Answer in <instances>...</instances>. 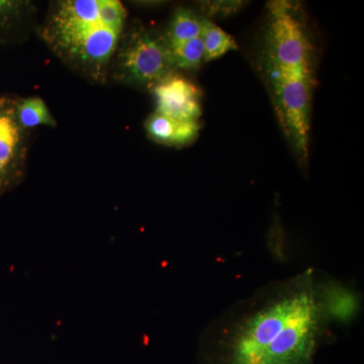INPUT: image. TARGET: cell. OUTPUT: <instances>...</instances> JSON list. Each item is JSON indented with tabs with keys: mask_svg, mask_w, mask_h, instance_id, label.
<instances>
[{
	"mask_svg": "<svg viewBox=\"0 0 364 364\" xmlns=\"http://www.w3.org/2000/svg\"><path fill=\"white\" fill-rule=\"evenodd\" d=\"M145 128L154 142L179 148L189 145L198 138L200 124L198 122L178 121L154 112L146 121Z\"/></svg>",
	"mask_w": 364,
	"mask_h": 364,
	"instance_id": "obj_8",
	"label": "cell"
},
{
	"mask_svg": "<svg viewBox=\"0 0 364 364\" xmlns=\"http://www.w3.org/2000/svg\"><path fill=\"white\" fill-rule=\"evenodd\" d=\"M170 51L176 69L195 70L205 62V49L200 37L170 47Z\"/></svg>",
	"mask_w": 364,
	"mask_h": 364,
	"instance_id": "obj_13",
	"label": "cell"
},
{
	"mask_svg": "<svg viewBox=\"0 0 364 364\" xmlns=\"http://www.w3.org/2000/svg\"><path fill=\"white\" fill-rule=\"evenodd\" d=\"M200 38L205 49V62L213 61L227 53L238 50V45L234 38L205 16Z\"/></svg>",
	"mask_w": 364,
	"mask_h": 364,
	"instance_id": "obj_11",
	"label": "cell"
},
{
	"mask_svg": "<svg viewBox=\"0 0 364 364\" xmlns=\"http://www.w3.org/2000/svg\"><path fill=\"white\" fill-rule=\"evenodd\" d=\"M351 289L320 270L272 280L203 329L196 364H316L334 323L358 312Z\"/></svg>",
	"mask_w": 364,
	"mask_h": 364,
	"instance_id": "obj_1",
	"label": "cell"
},
{
	"mask_svg": "<svg viewBox=\"0 0 364 364\" xmlns=\"http://www.w3.org/2000/svg\"><path fill=\"white\" fill-rule=\"evenodd\" d=\"M28 133L16 117V97H0V196L18 188L25 179Z\"/></svg>",
	"mask_w": 364,
	"mask_h": 364,
	"instance_id": "obj_6",
	"label": "cell"
},
{
	"mask_svg": "<svg viewBox=\"0 0 364 364\" xmlns=\"http://www.w3.org/2000/svg\"><path fill=\"white\" fill-rule=\"evenodd\" d=\"M157 114L182 122H198L202 116L200 91L176 72L152 88Z\"/></svg>",
	"mask_w": 364,
	"mask_h": 364,
	"instance_id": "obj_7",
	"label": "cell"
},
{
	"mask_svg": "<svg viewBox=\"0 0 364 364\" xmlns=\"http://www.w3.org/2000/svg\"><path fill=\"white\" fill-rule=\"evenodd\" d=\"M280 124L301 162L309 157L314 75L262 63Z\"/></svg>",
	"mask_w": 364,
	"mask_h": 364,
	"instance_id": "obj_4",
	"label": "cell"
},
{
	"mask_svg": "<svg viewBox=\"0 0 364 364\" xmlns=\"http://www.w3.org/2000/svg\"><path fill=\"white\" fill-rule=\"evenodd\" d=\"M32 11L31 2L0 0V42L13 41L16 26Z\"/></svg>",
	"mask_w": 364,
	"mask_h": 364,
	"instance_id": "obj_12",
	"label": "cell"
},
{
	"mask_svg": "<svg viewBox=\"0 0 364 364\" xmlns=\"http://www.w3.org/2000/svg\"><path fill=\"white\" fill-rule=\"evenodd\" d=\"M203 16L186 7H178L174 11L168 28L164 33L169 47H174L196 39L202 35Z\"/></svg>",
	"mask_w": 364,
	"mask_h": 364,
	"instance_id": "obj_9",
	"label": "cell"
},
{
	"mask_svg": "<svg viewBox=\"0 0 364 364\" xmlns=\"http://www.w3.org/2000/svg\"><path fill=\"white\" fill-rule=\"evenodd\" d=\"M16 112L18 123L25 130L40 126L56 127V121L48 109L44 100L40 97H16Z\"/></svg>",
	"mask_w": 364,
	"mask_h": 364,
	"instance_id": "obj_10",
	"label": "cell"
},
{
	"mask_svg": "<svg viewBox=\"0 0 364 364\" xmlns=\"http://www.w3.org/2000/svg\"><path fill=\"white\" fill-rule=\"evenodd\" d=\"M127 16L119 0H60L50 6L39 36L67 67L105 85Z\"/></svg>",
	"mask_w": 364,
	"mask_h": 364,
	"instance_id": "obj_2",
	"label": "cell"
},
{
	"mask_svg": "<svg viewBox=\"0 0 364 364\" xmlns=\"http://www.w3.org/2000/svg\"><path fill=\"white\" fill-rule=\"evenodd\" d=\"M240 1H208L203 4V11L208 16H227L240 9Z\"/></svg>",
	"mask_w": 364,
	"mask_h": 364,
	"instance_id": "obj_14",
	"label": "cell"
},
{
	"mask_svg": "<svg viewBox=\"0 0 364 364\" xmlns=\"http://www.w3.org/2000/svg\"><path fill=\"white\" fill-rule=\"evenodd\" d=\"M176 70L164 33L135 23L124 31L109 77L124 85L152 90Z\"/></svg>",
	"mask_w": 364,
	"mask_h": 364,
	"instance_id": "obj_3",
	"label": "cell"
},
{
	"mask_svg": "<svg viewBox=\"0 0 364 364\" xmlns=\"http://www.w3.org/2000/svg\"><path fill=\"white\" fill-rule=\"evenodd\" d=\"M268 9L262 63L314 75L312 43L293 6L287 1H273Z\"/></svg>",
	"mask_w": 364,
	"mask_h": 364,
	"instance_id": "obj_5",
	"label": "cell"
}]
</instances>
